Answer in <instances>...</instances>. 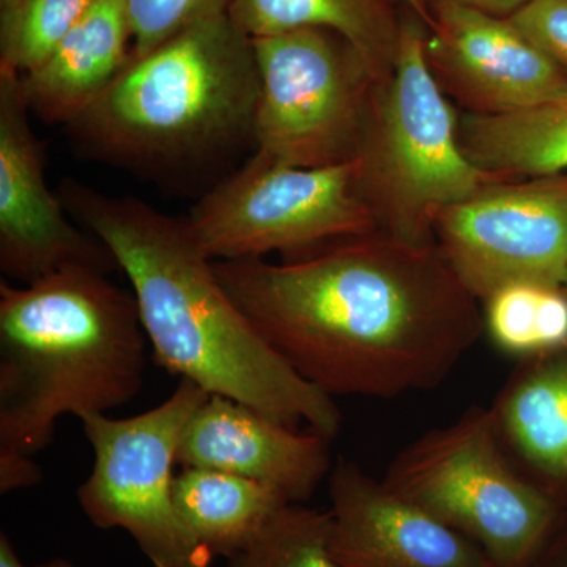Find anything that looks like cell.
Segmentation results:
<instances>
[{
  "label": "cell",
  "mask_w": 567,
  "mask_h": 567,
  "mask_svg": "<svg viewBox=\"0 0 567 567\" xmlns=\"http://www.w3.org/2000/svg\"><path fill=\"white\" fill-rule=\"evenodd\" d=\"M215 270L265 341L333 398L434 390L484 333L480 300L435 241L377 230Z\"/></svg>",
  "instance_id": "obj_1"
},
{
  "label": "cell",
  "mask_w": 567,
  "mask_h": 567,
  "mask_svg": "<svg viewBox=\"0 0 567 567\" xmlns=\"http://www.w3.org/2000/svg\"><path fill=\"white\" fill-rule=\"evenodd\" d=\"M58 194L132 284L159 368L333 442L342 423L333 395L298 374L234 303L186 216L164 215L137 197L107 196L76 178H65Z\"/></svg>",
  "instance_id": "obj_2"
},
{
  "label": "cell",
  "mask_w": 567,
  "mask_h": 567,
  "mask_svg": "<svg viewBox=\"0 0 567 567\" xmlns=\"http://www.w3.org/2000/svg\"><path fill=\"white\" fill-rule=\"evenodd\" d=\"M147 334L133 292L74 267L0 281V454L37 456L63 416L106 415L140 394Z\"/></svg>",
  "instance_id": "obj_3"
},
{
  "label": "cell",
  "mask_w": 567,
  "mask_h": 567,
  "mask_svg": "<svg viewBox=\"0 0 567 567\" xmlns=\"http://www.w3.org/2000/svg\"><path fill=\"white\" fill-rule=\"evenodd\" d=\"M259 84L251 37L218 11L132 55L66 132L85 158L171 182L256 147Z\"/></svg>",
  "instance_id": "obj_4"
},
{
  "label": "cell",
  "mask_w": 567,
  "mask_h": 567,
  "mask_svg": "<svg viewBox=\"0 0 567 567\" xmlns=\"http://www.w3.org/2000/svg\"><path fill=\"white\" fill-rule=\"evenodd\" d=\"M401 11L398 59L369 100L353 158V188L379 233L431 244L440 213L503 178L466 158L458 112L425 62L427 25Z\"/></svg>",
  "instance_id": "obj_5"
},
{
  "label": "cell",
  "mask_w": 567,
  "mask_h": 567,
  "mask_svg": "<svg viewBox=\"0 0 567 567\" xmlns=\"http://www.w3.org/2000/svg\"><path fill=\"white\" fill-rule=\"evenodd\" d=\"M385 486L475 544L492 567H532L559 522V503L507 457L487 406L406 445Z\"/></svg>",
  "instance_id": "obj_6"
},
{
  "label": "cell",
  "mask_w": 567,
  "mask_h": 567,
  "mask_svg": "<svg viewBox=\"0 0 567 567\" xmlns=\"http://www.w3.org/2000/svg\"><path fill=\"white\" fill-rule=\"evenodd\" d=\"M353 162L297 167L254 152L186 216L204 252L219 260L282 259L377 233L353 188Z\"/></svg>",
  "instance_id": "obj_7"
},
{
  "label": "cell",
  "mask_w": 567,
  "mask_h": 567,
  "mask_svg": "<svg viewBox=\"0 0 567 567\" xmlns=\"http://www.w3.org/2000/svg\"><path fill=\"white\" fill-rule=\"evenodd\" d=\"M259 71L254 152L297 167L353 162L377 81L357 48L328 29L252 39Z\"/></svg>",
  "instance_id": "obj_8"
},
{
  "label": "cell",
  "mask_w": 567,
  "mask_h": 567,
  "mask_svg": "<svg viewBox=\"0 0 567 567\" xmlns=\"http://www.w3.org/2000/svg\"><path fill=\"white\" fill-rule=\"evenodd\" d=\"M210 394L181 379L155 409L130 417L81 420L93 451L91 475L78 488L82 513L95 527L123 529L155 567H210L174 505V466L186 424Z\"/></svg>",
  "instance_id": "obj_9"
},
{
  "label": "cell",
  "mask_w": 567,
  "mask_h": 567,
  "mask_svg": "<svg viewBox=\"0 0 567 567\" xmlns=\"http://www.w3.org/2000/svg\"><path fill=\"white\" fill-rule=\"evenodd\" d=\"M434 240L480 303L509 282L565 287L567 173L488 183L436 216Z\"/></svg>",
  "instance_id": "obj_10"
},
{
  "label": "cell",
  "mask_w": 567,
  "mask_h": 567,
  "mask_svg": "<svg viewBox=\"0 0 567 567\" xmlns=\"http://www.w3.org/2000/svg\"><path fill=\"white\" fill-rule=\"evenodd\" d=\"M21 76L0 69V270L31 284L66 268L118 270L110 249L70 221L44 175V152L31 125Z\"/></svg>",
  "instance_id": "obj_11"
},
{
  "label": "cell",
  "mask_w": 567,
  "mask_h": 567,
  "mask_svg": "<svg viewBox=\"0 0 567 567\" xmlns=\"http://www.w3.org/2000/svg\"><path fill=\"white\" fill-rule=\"evenodd\" d=\"M424 58L465 114L505 115L567 95V76L509 18L454 0H427Z\"/></svg>",
  "instance_id": "obj_12"
},
{
  "label": "cell",
  "mask_w": 567,
  "mask_h": 567,
  "mask_svg": "<svg viewBox=\"0 0 567 567\" xmlns=\"http://www.w3.org/2000/svg\"><path fill=\"white\" fill-rule=\"evenodd\" d=\"M328 480L330 547L342 567H492L475 544L350 458L339 457Z\"/></svg>",
  "instance_id": "obj_13"
},
{
  "label": "cell",
  "mask_w": 567,
  "mask_h": 567,
  "mask_svg": "<svg viewBox=\"0 0 567 567\" xmlns=\"http://www.w3.org/2000/svg\"><path fill=\"white\" fill-rule=\"evenodd\" d=\"M330 443L315 431L287 427L251 406L210 394L186 424L177 464L246 477L290 503H305L333 468Z\"/></svg>",
  "instance_id": "obj_14"
},
{
  "label": "cell",
  "mask_w": 567,
  "mask_h": 567,
  "mask_svg": "<svg viewBox=\"0 0 567 567\" xmlns=\"http://www.w3.org/2000/svg\"><path fill=\"white\" fill-rule=\"evenodd\" d=\"M132 51L125 0H93L50 58L22 74L29 110L41 121L70 125L110 87Z\"/></svg>",
  "instance_id": "obj_15"
},
{
  "label": "cell",
  "mask_w": 567,
  "mask_h": 567,
  "mask_svg": "<svg viewBox=\"0 0 567 567\" xmlns=\"http://www.w3.org/2000/svg\"><path fill=\"white\" fill-rule=\"evenodd\" d=\"M520 361L488 409L507 457L554 496L567 484V349Z\"/></svg>",
  "instance_id": "obj_16"
},
{
  "label": "cell",
  "mask_w": 567,
  "mask_h": 567,
  "mask_svg": "<svg viewBox=\"0 0 567 567\" xmlns=\"http://www.w3.org/2000/svg\"><path fill=\"white\" fill-rule=\"evenodd\" d=\"M229 17L251 39L328 29L357 48L385 81L394 69L402 35V11L390 0H230Z\"/></svg>",
  "instance_id": "obj_17"
},
{
  "label": "cell",
  "mask_w": 567,
  "mask_h": 567,
  "mask_svg": "<svg viewBox=\"0 0 567 567\" xmlns=\"http://www.w3.org/2000/svg\"><path fill=\"white\" fill-rule=\"evenodd\" d=\"M289 499L275 488L208 468L175 475L174 505L194 544L215 559H230L259 536Z\"/></svg>",
  "instance_id": "obj_18"
},
{
  "label": "cell",
  "mask_w": 567,
  "mask_h": 567,
  "mask_svg": "<svg viewBox=\"0 0 567 567\" xmlns=\"http://www.w3.org/2000/svg\"><path fill=\"white\" fill-rule=\"evenodd\" d=\"M466 158L503 178L567 173V95L505 115L458 114Z\"/></svg>",
  "instance_id": "obj_19"
},
{
  "label": "cell",
  "mask_w": 567,
  "mask_h": 567,
  "mask_svg": "<svg viewBox=\"0 0 567 567\" xmlns=\"http://www.w3.org/2000/svg\"><path fill=\"white\" fill-rule=\"evenodd\" d=\"M484 333L498 352L527 360L567 349V292L563 286L516 281L481 301Z\"/></svg>",
  "instance_id": "obj_20"
},
{
  "label": "cell",
  "mask_w": 567,
  "mask_h": 567,
  "mask_svg": "<svg viewBox=\"0 0 567 567\" xmlns=\"http://www.w3.org/2000/svg\"><path fill=\"white\" fill-rule=\"evenodd\" d=\"M93 0H7L0 3V69L28 74L55 51Z\"/></svg>",
  "instance_id": "obj_21"
},
{
  "label": "cell",
  "mask_w": 567,
  "mask_h": 567,
  "mask_svg": "<svg viewBox=\"0 0 567 567\" xmlns=\"http://www.w3.org/2000/svg\"><path fill=\"white\" fill-rule=\"evenodd\" d=\"M331 517L301 503L279 511L227 567H342L330 547Z\"/></svg>",
  "instance_id": "obj_22"
},
{
  "label": "cell",
  "mask_w": 567,
  "mask_h": 567,
  "mask_svg": "<svg viewBox=\"0 0 567 567\" xmlns=\"http://www.w3.org/2000/svg\"><path fill=\"white\" fill-rule=\"evenodd\" d=\"M230 0H125L133 58L147 54L193 22L229 9Z\"/></svg>",
  "instance_id": "obj_23"
},
{
  "label": "cell",
  "mask_w": 567,
  "mask_h": 567,
  "mask_svg": "<svg viewBox=\"0 0 567 567\" xmlns=\"http://www.w3.org/2000/svg\"><path fill=\"white\" fill-rule=\"evenodd\" d=\"M507 18L567 76V0H528Z\"/></svg>",
  "instance_id": "obj_24"
},
{
  "label": "cell",
  "mask_w": 567,
  "mask_h": 567,
  "mask_svg": "<svg viewBox=\"0 0 567 567\" xmlns=\"http://www.w3.org/2000/svg\"><path fill=\"white\" fill-rule=\"evenodd\" d=\"M41 480H43V472L32 456L0 454V492L2 494L37 486Z\"/></svg>",
  "instance_id": "obj_25"
},
{
  "label": "cell",
  "mask_w": 567,
  "mask_h": 567,
  "mask_svg": "<svg viewBox=\"0 0 567 567\" xmlns=\"http://www.w3.org/2000/svg\"><path fill=\"white\" fill-rule=\"evenodd\" d=\"M464 6L475 7L477 10L487 11L496 17H511L514 11L520 9L528 0H454Z\"/></svg>",
  "instance_id": "obj_26"
},
{
  "label": "cell",
  "mask_w": 567,
  "mask_h": 567,
  "mask_svg": "<svg viewBox=\"0 0 567 567\" xmlns=\"http://www.w3.org/2000/svg\"><path fill=\"white\" fill-rule=\"evenodd\" d=\"M0 567H28L14 550L13 543L6 532L0 533Z\"/></svg>",
  "instance_id": "obj_27"
},
{
  "label": "cell",
  "mask_w": 567,
  "mask_h": 567,
  "mask_svg": "<svg viewBox=\"0 0 567 567\" xmlns=\"http://www.w3.org/2000/svg\"><path fill=\"white\" fill-rule=\"evenodd\" d=\"M395 7L401 10L410 11V13L416 14L425 25L432 24L431 9H429L427 0H390Z\"/></svg>",
  "instance_id": "obj_28"
},
{
  "label": "cell",
  "mask_w": 567,
  "mask_h": 567,
  "mask_svg": "<svg viewBox=\"0 0 567 567\" xmlns=\"http://www.w3.org/2000/svg\"><path fill=\"white\" fill-rule=\"evenodd\" d=\"M532 567H567V561L555 563L554 559L546 557L544 554H539Z\"/></svg>",
  "instance_id": "obj_29"
},
{
  "label": "cell",
  "mask_w": 567,
  "mask_h": 567,
  "mask_svg": "<svg viewBox=\"0 0 567 567\" xmlns=\"http://www.w3.org/2000/svg\"><path fill=\"white\" fill-rule=\"evenodd\" d=\"M37 567H74V565L65 558H52L50 561L44 563V565Z\"/></svg>",
  "instance_id": "obj_30"
},
{
  "label": "cell",
  "mask_w": 567,
  "mask_h": 567,
  "mask_svg": "<svg viewBox=\"0 0 567 567\" xmlns=\"http://www.w3.org/2000/svg\"><path fill=\"white\" fill-rule=\"evenodd\" d=\"M565 289H566V292H567V276H566V281H565Z\"/></svg>",
  "instance_id": "obj_31"
},
{
  "label": "cell",
  "mask_w": 567,
  "mask_h": 567,
  "mask_svg": "<svg viewBox=\"0 0 567 567\" xmlns=\"http://www.w3.org/2000/svg\"><path fill=\"white\" fill-rule=\"evenodd\" d=\"M7 2V0H0V3Z\"/></svg>",
  "instance_id": "obj_32"
}]
</instances>
